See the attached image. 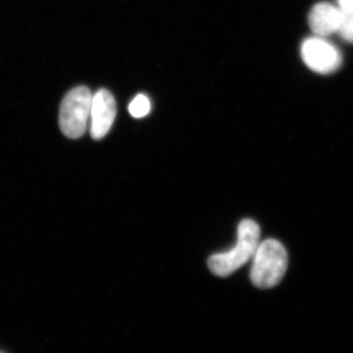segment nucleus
Returning <instances> with one entry per match:
<instances>
[{
    "mask_svg": "<svg viewBox=\"0 0 353 353\" xmlns=\"http://www.w3.org/2000/svg\"><path fill=\"white\" fill-rule=\"evenodd\" d=\"M288 269V252L277 240L269 239L259 243L252 257L250 280L259 289H271L284 278Z\"/></svg>",
    "mask_w": 353,
    "mask_h": 353,
    "instance_id": "2",
    "label": "nucleus"
},
{
    "mask_svg": "<svg viewBox=\"0 0 353 353\" xmlns=\"http://www.w3.org/2000/svg\"><path fill=\"white\" fill-rule=\"evenodd\" d=\"M150 109H152V103L150 99L143 94L137 95L129 105L130 114L137 119L145 117L150 112Z\"/></svg>",
    "mask_w": 353,
    "mask_h": 353,
    "instance_id": "7",
    "label": "nucleus"
},
{
    "mask_svg": "<svg viewBox=\"0 0 353 353\" xmlns=\"http://www.w3.org/2000/svg\"><path fill=\"white\" fill-rule=\"evenodd\" d=\"M341 10H347L353 8V0H336Z\"/></svg>",
    "mask_w": 353,
    "mask_h": 353,
    "instance_id": "9",
    "label": "nucleus"
},
{
    "mask_svg": "<svg viewBox=\"0 0 353 353\" xmlns=\"http://www.w3.org/2000/svg\"><path fill=\"white\" fill-rule=\"evenodd\" d=\"M260 243V228L255 221L245 219L238 227V241L232 250L216 253L208 259L210 271L218 277H228L252 259Z\"/></svg>",
    "mask_w": 353,
    "mask_h": 353,
    "instance_id": "1",
    "label": "nucleus"
},
{
    "mask_svg": "<svg viewBox=\"0 0 353 353\" xmlns=\"http://www.w3.org/2000/svg\"><path fill=\"white\" fill-rule=\"evenodd\" d=\"M301 57L308 68L320 74H330L340 68L343 58L336 46L321 37L305 39Z\"/></svg>",
    "mask_w": 353,
    "mask_h": 353,
    "instance_id": "4",
    "label": "nucleus"
},
{
    "mask_svg": "<svg viewBox=\"0 0 353 353\" xmlns=\"http://www.w3.org/2000/svg\"><path fill=\"white\" fill-rule=\"evenodd\" d=\"M0 353H4V352H0Z\"/></svg>",
    "mask_w": 353,
    "mask_h": 353,
    "instance_id": "10",
    "label": "nucleus"
},
{
    "mask_svg": "<svg viewBox=\"0 0 353 353\" xmlns=\"http://www.w3.org/2000/svg\"><path fill=\"white\" fill-rule=\"evenodd\" d=\"M92 101V92L83 85L73 88L65 95L60 105L59 126L67 138H81L87 131Z\"/></svg>",
    "mask_w": 353,
    "mask_h": 353,
    "instance_id": "3",
    "label": "nucleus"
},
{
    "mask_svg": "<svg viewBox=\"0 0 353 353\" xmlns=\"http://www.w3.org/2000/svg\"><path fill=\"white\" fill-rule=\"evenodd\" d=\"M117 114L115 99L105 88L97 90L92 94L90 108V134L94 139H101L108 134L112 127Z\"/></svg>",
    "mask_w": 353,
    "mask_h": 353,
    "instance_id": "5",
    "label": "nucleus"
},
{
    "mask_svg": "<svg viewBox=\"0 0 353 353\" xmlns=\"http://www.w3.org/2000/svg\"><path fill=\"white\" fill-rule=\"evenodd\" d=\"M341 13L338 34L347 43H353V8L341 10Z\"/></svg>",
    "mask_w": 353,
    "mask_h": 353,
    "instance_id": "8",
    "label": "nucleus"
},
{
    "mask_svg": "<svg viewBox=\"0 0 353 353\" xmlns=\"http://www.w3.org/2000/svg\"><path fill=\"white\" fill-rule=\"evenodd\" d=\"M341 16V9L338 6L329 2H320L315 4L309 12V26L316 36L326 38L338 32Z\"/></svg>",
    "mask_w": 353,
    "mask_h": 353,
    "instance_id": "6",
    "label": "nucleus"
}]
</instances>
